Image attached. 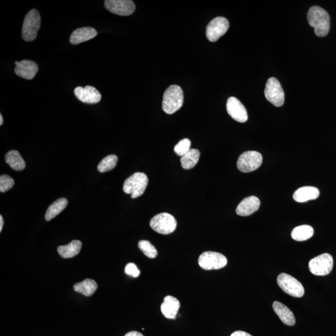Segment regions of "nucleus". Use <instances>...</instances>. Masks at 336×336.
Wrapping results in <instances>:
<instances>
[{"label":"nucleus","mask_w":336,"mask_h":336,"mask_svg":"<svg viewBox=\"0 0 336 336\" xmlns=\"http://www.w3.org/2000/svg\"><path fill=\"white\" fill-rule=\"evenodd\" d=\"M307 18L310 26L314 28L316 35L326 36L330 28V17L323 8L317 6L312 7L308 11Z\"/></svg>","instance_id":"f257e3e1"},{"label":"nucleus","mask_w":336,"mask_h":336,"mask_svg":"<svg viewBox=\"0 0 336 336\" xmlns=\"http://www.w3.org/2000/svg\"><path fill=\"white\" fill-rule=\"evenodd\" d=\"M183 91L180 87L171 86L164 92L162 107L165 113L172 115L179 111L183 105Z\"/></svg>","instance_id":"f03ea898"},{"label":"nucleus","mask_w":336,"mask_h":336,"mask_svg":"<svg viewBox=\"0 0 336 336\" xmlns=\"http://www.w3.org/2000/svg\"><path fill=\"white\" fill-rule=\"evenodd\" d=\"M149 184V178L143 173H135L124 181V193L131 195L132 198H137L143 195Z\"/></svg>","instance_id":"7ed1b4c3"},{"label":"nucleus","mask_w":336,"mask_h":336,"mask_svg":"<svg viewBox=\"0 0 336 336\" xmlns=\"http://www.w3.org/2000/svg\"><path fill=\"white\" fill-rule=\"evenodd\" d=\"M40 22L38 11L33 9L29 11L25 16L22 28V37L25 41H33L36 38Z\"/></svg>","instance_id":"20e7f679"},{"label":"nucleus","mask_w":336,"mask_h":336,"mask_svg":"<svg viewBox=\"0 0 336 336\" xmlns=\"http://www.w3.org/2000/svg\"><path fill=\"white\" fill-rule=\"evenodd\" d=\"M150 225L159 234L167 235L173 233L177 227V221L172 214L163 213L157 214L151 219Z\"/></svg>","instance_id":"39448f33"},{"label":"nucleus","mask_w":336,"mask_h":336,"mask_svg":"<svg viewBox=\"0 0 336 336\" xmlns=\"http://www.w3.org/2000/svg\"><path fill=\"white\" fill-rule=\"evenodd\" d=\"M277 283L286 294L295 298H301L305 294L302 284L287 274L282 273L277 278Z\"/></svg>","instance_id":"423d86ee"},{"label":"nucleus","mask_w":336,"mask_h":336,"mask_svg":"<svg viewBox=\"0 0 336 336\" xmlns=\"http://www.w3.org/2000/svg\"><path fill=\"white\" fill-rule=\"evenodd\" d=\"M198 263L205 270H219L227 264L224 255L215 251H205L199 256Z\"/></svg>","instance_id":"0eeeda50"},{"label":"nucleus","mask_w":336,"mask_h":336,"mask_svg":"<svg viewBox=\"0 0 336 336\" xmlns=\"http://www.w3.org/2000/svg\"><path fill=\"white\" fill-rule=\"evenodd\" d=\"M262 155L255 151H248L243 153L237 161V167L242 173H250L261 166Z\"/></svg>","instance_id":"6e6552de"},{"label":"nucleus","mask_w":336,"mask_h":336,"mask_svg":"<svg viewBox=\"0 0 336 336\" xmlns=\"http://www.w3.org/2000/svg\"><path fill=\"white\" fill-rule=\"evenodd\" d=\"M334 261L331 255L323 254L310 260L309 269L312 274L317 276H326L331 273Z\"/></svg>","instance_id":"1a4fd4ad"},{"label":"nucleus","mask_w":336,"mask_h":336,"mask_svg":"<svg viewBox=\"0 0 336 336\" xmlns=\"http://www.w3.org/2000/svg\"><path fill=\"white\" fill-rule=\"evenodd\" d=\"M265 95L266 99L274 106L282 107L285 102V94L282 86L276 78L271 77L266 83Z\"/></svg>","instance_id":"9d476101"},{"label":"nucleus","mask_w":336,"mask_h":336,"mask_svg":"<svg viewBox=\"0 0 336 336\" xmlns=\"http://www.w3.org/2000/svg\"><path fill=\"white\" fill-rule=\"evenodd\" d=\"M229 23L224 17H217L211 21L206 28V37L211 42H216L227 33Z\"/></svg>","instance_id":"9b49d317"},{"label":"nucleus","mask_w":336,"mask_h":336,"mask_svg":"<svg viewBox=\"0 0 336 336\" xmlns=\"http://www.w3.org/2000/svg\"><path fill=\"white\" fill-rule=\"evenodd\" d=\"M105 7L110 12L120 16L131 15L135 11V5L131 0H106Z\"/></svg>","instance_id":"f8f14e48"},{"label":"nucleus","mask_w":336,"mask_h":336,"mask_svg":"<svg viewBox=\"0 0 336 336\" xmlns=\"http://www.w3.org/2000/svg\"><path fill=\"white\" fill-rule=\"evenodd\" d=\"M227 111L234 120L240 123H245L248 120L247 110L239 99L231 97L227 100Z\"/></svg>","instance_id":"ddd939ff"},{"label":"nucleus","mask_w":336,"mask_h":336,"mask_svg":"<svg viewBox=\"0 0 336 336\" xmlns=\"http://www.w3.org/2000/svg\"><path fill=\"white\" fill-rule=\"evenodd\" d=\"M74 94L81 102L86 103H98L102 98V95L97 89L89 86L83 88L78 87L74 90Z\"/></svg>","instance_id":"4468645a"},{"label":"nucleus","mask_w":336,"mask_h":336,"mask_svg":"<svg viewBox=\"0 0 336 336\" xmlns=\"http://www.w3.org/2000/svg\"><path fill=\"white\" fill-rule=\"evenodd\" d=\"M15 65V74L23 79H33L38 71V66L32 60H23L21 62L16 61Z\"/></svg>","instance_id":"2eb2a0df"},{"label":"nucleus","mask_w":336,"mask_h":336,"mask_svg":"<svg viewBox=\"0 0 336 336\" xmlns=\"http://www.w3.org/2000/svg\"><path fill=\"white\" fill-rule=\"evenodd\" d=\"M260 206V199L256 196H249L242 200L236 208L237 215L248 216L251 215L259 209Z\"/></svg>","instance_id":"dca6fc26"},{"label":"nucleus","mask_w":336,"mask_h":336,"mask_svg":"<svg viewBox=\"0 0 336 336\" xmlns=\"http://www.w3.org/2000/svg\"><path fill=\"white\" fill-rule=\"evenodd\" d=\"M97 35V32L93 28H80L72 32L69 40L72 45H77L93 39Z\"/></svg>","instance_id":"f3484780"},{"label":"nucleus","mask_w":336,"mask_h":336,"mask_svg":"<svg viewBox=\"0 0 336 336\" xmlns=\"http://www.w3.org/2000/svg\"><path fill=\"white\" fill-rule=\"evenodd\" d=\"M180 308V303L177 298L172 296L164 298L163 303L161 305V311L165 318L175 320Z\"/></svg>","instance_id":"a211bd4d"},{"label":"nucleus","mask_w":336,"mask_h":336,"mask_svg":"<svg viewBox=\"0 0 336 336\" xmlns=\"http://www.w3.org/2000/svg\"><path fill=\"white\" fill-rule=\"evenodd\" d=\"M273 308L275 313L284 324L289 326L295 325L296 320L293 312L287 306L279 301H275L273 303Z\"/></svg>","instance_id":"6ab92c4d"},{"label":"nucleus","mask_w":336,"mask_h":336,"mask_svg":"<svg viewBox=\"0 0 336 336\" xmlns=\"http://www.w3.org/2000/svg\"><path fill=\"white\" fill-rule=\"evenodd\" d=\"M320 191L312 186L301 187L295 191L293 199L298 202H305L317 199L320 196Z\"/></svg>","instance_id":"aec40b11"},{"label":"nucleus","mask_w":336,"mask_h":336,"mask_svg":"<svg viewBox=\"0 0 336 336\" xmlns=\"http://www.w3.org/2000/svg\"><path fill=\"white\" fill-rule=\"evenodd\" d=\"M82 246V242L79 240H74L68 245L59 246L57 248V251L63 259H70L79 254Z\"/></svg>","instance_id":"412c9836"},{"label":"nucleus","mask_w":336,"mask_h":336,"mask_svg":"<svg viewBox=\"0 0 336 336\" xmlns=\"http://www.w3.org/2000/svg\"><path fill=\"white\" fill-rule=\"evenodd\" d=\"M5 160L13 170L18 172L24 170L26 167L25 161L18 151L11 150L8 152L5 155Z\"/></svg>","instance_id":"4be33fe9"},{"label":"nucleus","mask_w":336,"mask_h":336,"mask_svg":"<svg viewBox=\"0 0 336 336\" xmlns=\"http://www.w3.org/2000/svg\"><path fill=\"white\" fill-rule=\"evenodd\" d=\"M97 288V283L95 281L89 279L84 280L83 282L77 283L74 285L75 291L86 297H91L93 295Z\"/></svg>","instance_id":"5701e85b"},{"label":"nucleus","mask_w":336,"mask_h":336,"mask_svg":"<svg viewBox=\"0 0 336 336\" xmlns=\"http://www.w3.org/2000/svg\"><path fill=\"white\" fill-rule=\"evenodd\" d=\"M292 239L298 242L305 241L311 238L314 235V229L311 226L302 225L295 227L291 232Z\"/></svg>","instance_id":"b1692460"},{"label":"nucleus","mask_w":336,"mask_h":336,"mask_svg":"<svg viewBox=\"0 0 336 336\" xmlns=\"http://www.w3.org/2000/svg\"><path fill=\"white\" fill-rule=\"evenodd\" d=\"M68 204V199L66 198H60L54 202L46 211L45 219L46 221H49L56 217L57 215L65 209Z\"/></svg>","instance_id":"393cba45"},{"label":"nucleus","mask_w":336,"mask_h":336,"mask_svg":"<svg viewBox=\"0 0 336 336\" xmlns=\"http://www.w3.org/2000/svg\"><path fill=\"white\" fill-rule=\"evenodd\" d=\"M200 158L199 150L191 149L186 154L182 156L181 158V163L185 170H191L198 163Z\"/></svg>","instance_id":"a878e982"},{"label":"nucleus","mask_w":336,"mask_h":336,"mask_svg":"<svg viewBox=\"0 0 336 336\" xmlns=\"http://www.w3.org/2000/svg\"><path fill=\"white\" fill-rule=\"evenodd\" d=\"M118 162L117 156L115 155H111L104 158L100 163L98 165V172L105 173L114 169L117 166Z\"/></svg>","instance_id":"bb28decb"},{"label":"nucleus","mask_w":336,"mask_h":336,"mask_svg":"<svg viewBox=\"0 0 336 336\" xmlns=\"http://www.w3.org/2000/svg\"><path fill=\"white\" fill-rule=\"evenodd\" d=\"M138 247L150 259H155L158 256V251L155 246L148 240H140L138 242Z\"/></svg>","instance_id":"cd10ccee"},{"label":"nucleus","mask_w":336,"mask_h":336,"mask_svg":"<svg viewBox=\"0 0 336 336\" xmlns=\"http://www.w3.org/2000/svg\"><path fill=\"white\" fill-rule=\"evenodd\" d=\"M191 142L187 138L182 139L175 147V152L179 156L186 154L191 149Z\"/></svg>","instance_id":"c85d7f7f"},{"label":"nucleus","mask_w":336,"mask_h":336,"mask_svg":"<svg viewBox=\"0 0 336 336\" xmlns=\"http://www.w3.org/2000/svg\"><path fill=\"white\" fill-rule=\"evenodd\" d=\"M14 181L7 175H2L0 177V192L5 193L13 187Z\"/></svg>","instance_id":"c756f323"},{"label":"nucleus","mask_w":336,"mask_h":336,"mask_svg":"<svg viewBox=\"0 0 336 336\" xmlns=\"http://www.w3.org/2000/svg\"><path fill=\"white\" fill-rule=\"evenodd\" d=\"M126 274L134 278H137L140 275V271L138 270L137 266L134 263H130L127 264L124 268Z\"/></svg>","instance_id":"7c9ffc66"},{"label":"nucleus","mask_w":336,"mask_h":336,"mask_svg":"<svg viewBox=\"0 0 336 336\" xmlns=\"http://www.w3.org/2000/svg\"><path fill=\"white\" fill-rule=\"evenodd\" d=\"M230 336H252L248 333L242 331H237L233 333Z\"/></svg>","instance_id":"2f4dec72"},{"label":"nucleus","mask_w":336,"mask_h":336,"mask_svg":"<svg viewBox=\"0 0 336 336\" xmlns=\"http://www.w3.org/2000/svg\"><path fill=\"white\" fill-rule=\"evenodd\" d=\"M124 336H144L141 333L137 331H131L127 333Z\"/></svg>","instance_id":"473e14b6"},{"label":"nucleus","mask_w":336,"mask_h":336,"mask_svg":"<svg viewBox=\"0 0 336 336\" xmlns=\"http://www.w3.org/2000/svg\"><path fill=\"white\" fill-rule=\"evenodd\" d=\"M4 219H3L2 216H0V232L2 231L3 227H4Z\"/></svg>","instance_id":"72a5a7b5"},{"label":"nucleus","mask_w":336,"mask_h":336,"mask_svg":"<svg viewBox=\"0 0 336 336\" xmlns=\"http://www.w3.org/2000/svg\"><path fill=\"white\" fill-rule=\"evenodd\" d=\"M3 123H4V118H3V116L2 115H0V125H2Z\"/></svg>","instance_id":"f704fd0d"}]
</instances>
